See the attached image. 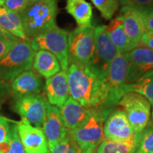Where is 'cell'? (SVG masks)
<instances>
[{
	"label": "cell",
	"instance_id": "6da1fadb",
	"mask_svg": "<svg viewBox=\"0 0 153 153\" xmlns=\"http://www.w3.org/2000/svg\"><path fill=\"white\" fill-rule=\"evenodd\" d=\"M70 97L87 108L102 107L108 96L104 80L87 65L70 63L67 70Z\"/></svg>",
	"mask_w": 153,
	"mask_h": 153
},
{
	"label": "cell",
	"instance_id": "7a4b0ae2",
	"mask_svg": "<svg viewBox=\"0 0 153 153\" xmlns=\"http://www.w3.org/2000/svg\"><path fill=\"white\" fill-rule=\"evenodd\" d=\"M57 0L30 2L19 13L25 33L31 40L56 26Z\"/></svg>",
	"mask_w": 153,
	"mask_h": 153
},
{
	"label": "cell",
	"instance_id": "3957f363",
	"mask_svg": "<svg viewBox=\"0 0 153 153\" xmlns=\"http://www.w3.org/2000/svg\"><path fill=\"white\" fill-rule=\"evenodd\" d=\"M111 111L102 107L93 109L89 118L76 128L68 131L81 153H94L104 139V122Z\"/></svg>",
	"mask_w": 153,
	"mask_h": 153
},
{
	"label": "cell",
	"instance_id": "277c9868",
	"mask_svg": "<svg viewBox=\"0 0 153 153\" xmlns=\"http://www.w3.org/2000/svg\"><path fill=\"white\" fill-rule=\"evenodd\" d=\"M118 54L117 48L108 36L106 26H97L94 30V48L87 68L99 79H104Z\"/></svg>",
	"mask_w": 153,
	"mask_h": 153
},
{
	"label": "cell",
	"instance_id": "5b68a950",
	"mask_svg": "<svg viewBox=\"0 0 153 153\" xmlns=\"http://www.w3.org/2000/svg\"><path fill=\"white\" fill-rule=\"evenodd\" d=\"M35 51L30 41L21 40L0 60V79L12 82L17 76L32 68Z\"/></svg>",
	"mask_w": 153,
	"mask_h": 153
},
{
	"label": "cell",
	"instance_id": "8992f818",
	"mask_svg": "<svg viewBox=\"0 0 153 153\" xmlns=\"http://www.w3.org/2000/svg\"><path fill=\"white\" fill-rule=\"evenodd\" d=\"M68 37V31L56 25L48 31L32 38L30 45L35 52L46 51L53 53L60 62L62 70L67 71L69 67Z\"/></svg>",
	"mask_w": 153,
	"mask_h": 153
},
{
	"label": "cell",
	"instance_id": "52a82bcc",
	"mask_svg": "<svg viewBox=\"0 0 153 153\" xmlns=\"http://www.w3.org/2000/svg\"><path fill=\"white\" fill-rule=\"evenodd\" d=\"M128 64L125 54H118L112 61L104 82L108 96L104 106V109L112 111L113 107L118 104L125 93Z\"/></svg>",
	"mask_w": 153,
	"mask_h": 153
},
{
	"label": "cell",
	"instance_id": "ba28073f",
	"mask_svg": "<svg viewBox=\"0 0 153 153\" xmlns=\"http://www.w3.org/2000/svg\"><path fill=\"white\" fill-rule=\"evenodd\" d=\"M95 28L90 24L76 27L68 33V60L70 63L87 65L94 48Z\"/></svg>",
	"mask_w": 153,
	"mask_h": 153
},
{
	"label": "cell",
	"instance_id": "9c48e42d",
	"mask_svg": "<svg viewBox=\"0 0 153 153\" xmlns=\"http://www.w3.org/2000/svg\"><path fill=\"white\" fill-rule=\"evenodd\" d=\"M118 104L123 108L135 133H141L148 125L151 104L143 96L133 91L127 92L124 94Z\"/></svg>",
	"mask_w": 153,
	"mask_h": 153
},
{
	"label": "cell",
	"instance_id": "30bf717a",
	"mask_svg": "<svg viewBox=\"0 0 153 153\" xmlns=\"http://www.w3.org/2000/svg\"><path fill=\"white\" fill-rule=\"evenodd\" d=\"M48 105V101L43 96L36 94L16 99L14 107L22 119L41 128L46 118Z\"/></svg>",
	"mask_w": 153,
	"mask_h": 153
},
{
	"label": "cell",
	"instance_id": "8fae6325",
	"mask_svg": "<svg viewBox=\"0 0 153 153\" xmlns=\"http://www.w3.org/2000/svg\"><path fill=\"white\" fill-rule=\"evenodd\" d=\"M128 70L126 85H131L153 71V51L139 45L125 53Z\"/></svg>",
	"mask_w": 153,
	"mask_h": 153
},
{
	"label": "cell",
	"instance_id": "7c38bea8",
	"mask_svg": "<svg viewBox=\"0 0 153 153\" xmlns=\"http://www.w3.org/2000/svg\"><path fill=\"white\" fill-rule=\"evenodd\" d=\"M103 131L104 139L120 142L130 140L137 134L123 109L113 110L110 113L104 122Z\"/></svg>",
	"mask_w": 153,
	"mask_h": 153
},
{
	"label": "cell",
	"instance_id": "4fadbf2b",
	"mask_svg": "<svg viewBox=\"0 0 153 153\" xmlns=\"http://www.w3.org/2000/svg\"><path fill=\"white\" fill-rule=\"evenodd\" d=\"M17 130L25 153H49L42 128L33 126L24 119L16 122Z\"/></svg>",
	"mask_w": 153,
	"mask_h": 153
},
{
	"label": "cell",
	"instance_id": "5bb4252c",
	"mask_svg": "<svg viewBox=\"0 0 153 153\" xmlns=\"http://www.w3.org/2000/svg\"><path fill=\"white\" fill-rule=\"evenodd\" d=\"M42 130L46 138L49 151L66 136L68 131L62 123L60 108L49 104Z\"/></svg>",
	"mask_w": 153,
	"mask_h": 153
},
{
	"label": "cell",
	"instance_id": "9a60e30c",
	"mask_svg": "<svg viewBox=\"0 0 153 153\" xmlns=\"http://www.w3.org/2000/svg\"><path fill=\"white\" fill-rule=\"evenodd\" d=\"M119 15L123 19L124 31L132 49H134L139 46L141 38L148 30L145 28L143 14L129 7H122Z\"/></svg>",
	"mask_w": 153,
	"mask_h": 153
},
{
	"label": "cell",
	"instance_id": "2e32d148",
	"mask_svg": "<svg viewBox=\"0 0 153 153\" xmlns=\"http://www.w3.org/2000/svg\"><path fill=\"white\" fill-rule=\"evenodd\" d=\"M45 89L49 104L60 108L70 97L68 72L61 70L47 79Z\"/></svg>",
	"mask_w": 153,
	"mask_h": 153
},
{
	"label": "cell",
	"instance_id": "e0dca14e",
	"mask_svg": "<svg viewBox=\"0 0 153 153\" xmlns=\"http://www.w3.org/2000/svg\"><path fill=\"white\" fill-rule=\"evenodd\" d=\"M93 109L85 108L70 97L60 108L65 128L68 131H72L79 127L90 116Z\"/></svg>",
	"mask_w": 153,
	"mask_h": 153
},
{
	"label": "cell",
	"instance_id": "ac0fdd59",
	"mask_svg": "<svg viewBox=\"0 0 153 153\" xmlns=\"http://www.w3.org/2000/svg\"><path fill=\"white\" fill-rule=\"evenodd\" d=\"M43 82L38 74L31 70L21 73L11 82V89L16 99L38 94L42 90Z\"/></svg>",
	"mask_w": 153,
	"mask_h": 153
},
{
	"label": "cell",
	"instance_id": "d6986e66",
	"mask_svg": "<svg viewBox=\"0 0 153 153\" xmlns=\"http://www.w3.org/2000/svg\"><path fill=\"white\" fill-rule=\"evenodd\" d=\"M32 68L43 77H51L60 71V65L53 53L46 51H38L35 53Z\"/></svg>",
	"mask_w": 153,
	"mask_h": 153
},
{
	"label": "cell",
	"instance_id": "ffe728a7",
	"mask_svg": "<svg viewBox=\"0 0 153 153\" xmlns=\"http://www.w3.org/2000/svg\"><path fill=\"white\" fill-rule=\"evenodd\" d=\"M106 28L111 41L117 48L119 54H125L133 50L124 31L123 19L120 15L111 21Z\"/></svg>",
	"mask_w": 153,
	"mask_h": 153
},
{
	"label": "cell",
	"instance_id": "44dd1931",
	"mask_svg": "<svg viewBox=\"0 0 153 153\" xmlns=\"http://www.w3.org/2000/svg\"><path fill=\"white\" fill-rule=\"evenodd\" d=\"M65 9L76 21L78 27H85L91 24L92 7L86 0H67Z\"/></svg>",
	"mask_w": 153,
	"mask_h": 153
},
{
	"label": "cell",
	"instance_id": "7402d4cb",
	"mask_svg": "<svg viewBox=\"0 0 153 153\" xmlns=\"http://www.w3.org/2000/svg\"><path fill=\"white\" fill-rule=\"evenodd\" d=\"M0 26L6 31L22 41H30L25 33L19 14L7 11L0 6Z\"/></svg>",
	"mask_w": 153,
	"mask_h": 153
},
{
	"label": "cell",
	"instance_id": "603a6c76",
	"mask_svg": "<svg viewBox=\"0 0 153 153\" xmlns=\"http://www.w3.org/2000/svg\"><path fill=\"white\" fill-rule=\"evenodd\" d=\"M141 133H137L133 139L124 142L104 139L97 149L96 153H137Z\"/></svg>",
	"mask_w": 153,
	"mask_h": 153
},
{
	"label": "cell",
	"instance_id": "cb8c5ba5",
	"mask_svg": "<svg viewBox=\"0 0 153 153\" xmlns=\"http://www.w3.org/2000/svg\"><path fill=\"white\" fill-rule=\"evenodd\" d=\"M133 91L138 93L153 102V71L145 74L143 77L131 85H126L125 93Z\"/></svg>",
	"mask_w": 153,
	"mask_h": 153
},
{
	"label": "cell",
	"instance_id": "d4e9b609",
	"mask_svg": "<svg viewBox=\"0 0 153 153\" xmlns=\"http://www.w3.org/2000/svg\"><path fill=\"white\" fill-rule=\"evenodd\" d=\"M95 7L106 20H110L120 7L119 0H91Z\"/></svg>",
	"mask_w": 153,
	"mask_h": 153
},
{
	"label": "cell",
	"instance_id": "484cf974",
	"mask_svg": "<svg viewBox=\"0 0 153 153\" xmlns=\"http://www.w3.org/2000/svg\"><path fill=\"white\" fill-rule=\"evenodd\" d=\"M137 153H153V124H150L141 132Z\"/></svg>",
	"mask_w": 153,
	"mask_h": 153
},
{
	"label": "cell",
	"instance_id": "4316f807",
	"mask_svg": "<svg viewBox=\"0 0 153 153\" xmlns=\"http://www.w3.org/2000/svg\"><path fill=\"white\" fill-rule=\"evenodd\" d=\"M119 2L122 7L133 9L143 16L153 11V0H119Z\"/></svg>",
	"mask_w": 153,
	"mask_h": 153
},
{
	"label": "cell",
	"instance_id": "83f0119b",
	"mask_svg": "<svg viewBox=\"0 0 153 153\" xmlns=\"http://www.w3.org/2000/svg\"><path fill=\"white\" fill-rule=\"evenodd\" d=\"M8 143L9 148L6 153H25L24 147L18 133L16 122H14L11 125Z\"/></svg>",
	"mask_w": 153,
	"mask_h": 153
},
{
	"label": "cell",
	"instance_id": "f1b7e54d",
	"mask_svg": "<svg viewBox=\"0 0 153 153\" xmlns=\"http://www.w3.org/2000/svg\"><path fill=\"white\" fill-rule=\"evenodd\" d=\"M30 3V0H1L0 6L14 13L22 12Z\"/></svg>",
	"mask_w": 153,
	"mask_h": 153
},
{
	"label": "cell",
	"instance_id": "f546056e",
	"mask_svg": "<svg viewBox=\"0 0 153 153\" xmlns=\"http://www.w3.org/2000/svg\"><path fill=\"white\" fill-rule=\"evenodd\" d=\"M13 121L0 115V144L8 142Z\"/></svg>",
	"mask_w": 153,
	"mask_h": 153
},
{
	"label": "cell",
	"instance_id": "4dcf8cb0",
	"mask_svg": "<svg viewBox=\"0 0 153 153\" xmlns=\"http://www.w3.org/2000/svg\"><path fill=\"white\" fill-rule=\"evenodd\" d=\"M17 42L19 41L12 40H0V60L9 52Z\"/></svg>",
	"mask_w": 153,
	"mask_h": 153
},
{
	"label": "cell",
	"instance_id": "1f68e13d",
	"mask_svg": "<svg viewBox=\"0 0 153 153\" xmlns=\"http://www.w3.org/2000/svg\"><path fill=\"white\" fill-rule=\"evenodd\" d=\"M69 148V135L67 132L66 136L56 146L50 150L49 153H67Z\"/></svg>",
	"mask_w": 153,
	"mask_h": 153
},
{
	"label": "cell",
	"instance_id": "d6a6232c",
	"mask_svg": "<svg viewBox=\"0 0 153 153\" xmlns=\"http://www.w3.org/2000/svg\"><path fill=\"white\" fill-rule=\"evenodd\" d=\"M139 45H142L153 51V32L147 30L141 38Z\"/></svg>",
	"mask_w": 153,
	"mask_h": 153
},
{
	"label": "cell",
	"instance_id": "836d02e7",
	"mask_svg": "<svg viewBox=\"0 0 153 153\" xmlns=\"http://www.w3.org/2000/svg\"><path fill=\"white\" fill-rule=\"evenodd\" d=\"M143 21H144L146 29L153 32V11L148 14L144 15L143 16Z\"/></svg>",
	"mask_w": 153,
	"mask_h": 153
},
{
	"label": "cell",
	"instance_id": "e575fe53",
	"mask_svg": "<svg viewBox=\"0 0 153 153\" xmlns=\"http://www.w3.org/2000/svg\"><path fill=\"white\" fill-rule=\"evenodd\" d=\"M69 135V148L67 153H81L79 147L76 145L75 141L74 140V139L70 136V135L68 133Z\"/></svg>",
	"mask_w": 153,
	"mask_h": 153
},
{
	"label": "cell",
	"instance_id": "d590c367",
	"mask_svg": "<svg viewBox=\"0 0 153 153\" xmlns=\"http://www.w3.org/2000/svg\"><path fill=\"white\" fill-rule=\"evenodd\" d=\"M0 40H12V41H21L20 39L14 37V36H12L7 31H6L1 26H0Z\"/></svg>",
	"mask_w": 153,
	"mask_h": 153
},
{
	"label": "cell",
	"instance_id": "8d00e7d4",
	"mask_svg": "<svg viewBox=\"0 0 153 153\" xmlns=\"http://www.w3.org/2000/svg\"><path fill=\"white\" fill-rule=\"evenodd\" d=\"M9 85L5 81L0 79V96L6 94L9 91Z\"/></svg>",
	"mask_w": 153,
	"mask_h": 153
},
{
	"label": "cell",
	"instance_id": "74e56055",
	"mask_svg": "<svg viewBox=\"0 0 153 153\" xmlns=\"http://www.w3.org/2000/svg\"><path fill=\"white\" fill-rule=\"evenodd\" d=\"M48 1V0H30V2H38V1Z\"/></svg>",
	"mask_w": 153,
	"mask_h": 153
},
{
	"label": "cell",
	"instance_id": "f35d334b",
	"mask_svg": "<svg viewBox=\"0 0 153 153\" xmlns=\"http://www.w3.org/2000/svg\"><path fill=\"white\" fill-rule=\"evenodd\" d=\"M152 104V121H153V102L151 103Z\"/></svg>",
	"mask_w": 153,
	"mask_h": 153
},
{
	"label": "cell",
	"instance_id": "ab89813d",
	"mask_svg": "<svg viewBox=\"0 0 153 153\" xmlns=\"http://www.w3.org/2000/svg\"><path fill=\"white\" fill-rule=\"evenodd\" d=\"M0 153H1V152H0Z\"/></svg>",
	"mask_w": 153,
	"mask_h": 153
},
{
	"label": "cell",
	"instance_id": "60d3db41",
	"mask_svg": "<svg viewBox=\"0 0 153 153\" xmlns=\"http://www.w3.org/2000/svg\"><path fill=\"white\" fill-rule=\"evenodd\" d=\"M0 1H1V0H0Z\"/></svg>",
	"mask_w": 153,
	"mask_h": 153
}]
</instances>
